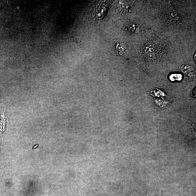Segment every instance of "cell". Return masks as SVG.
I'll return each instance as SVG.
<instances>
[{
	"label": "cell",
	"instance_id": "1",
	"mask_svg": "<svg viewBox=\"0 0 196 196\" xmlns=\"http://www.w3.org/2000/svg\"><path fill=\"white\" fill-rule=\"evenodd\" d=\"M8 124L5 107L2 106L0 109V139Z\"/></svg>",
	"mask_w": 196,
	"mask_h": 196
},
{
	"label": "cell",
	"instance_id": "2",
	"mask_svg": "<svg viewBox=\"0 0 196 196\" xmlns=\"http://www.w3.org/2000/svg\"><path fill=\"white\" fill-rule=\"evenodd\" d=\"M170 78L171 80H172L173 81V80H181V75H171L170 78Z\"/></svg>",
	"mask_w": 196,
	"mask_h": 196
},
{
	"label": "cell",
	"instance_id": "3",
	"mask_svg": "<svg viewBox=\"0 0 196 196\" xmlns=\"http://www.w3.org/2000/svg\"><path fill=\"white\" fill-rule=\"evenodd\" d=\"M117 48V50L119 51H120V52H121V53H123L125 49V48L124 45L121 44L118 45Z\"/></svg>",
	"mask_w": 196,
	"mask_h": 196
}]
</instances>
